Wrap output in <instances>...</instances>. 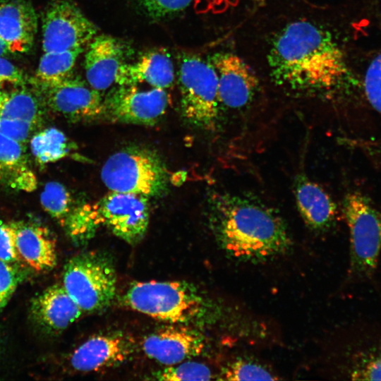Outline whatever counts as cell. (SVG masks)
Segmentation results:
<instances>
[{
  "label": "cell",
  "instance_id": "cell-1",
  "mask_svg": "<svg viewBox=\"0 0 381 381\" xmlns=\"http://www.w3.org/2000/svg\"><path fill=\"white\" fill-rule=\"evenodd\" d=\"M267 59L277 85L313 96L339 88L349 73L344 53L332 34L305 20L291 22L278 33Z\"/></svg>",
  "mask_w": 381,
  "mask_h": 381
},
{
  "label": "cell",
  "instance_id": "cell-2",
  "mask_svg": "<svg viewBox=\"0 0 381 381\" xmlns=\"http://www.w3.org/2000/svg\"><path fill=\"white\" fill-rule=\"evenodd\" d=\"M210 212L221 247L236 259L265 260L290 247L291 238L283 219L253 198L215 192L210 198Z\"/></svg>",
  "mask_w": 381,
  "mask_h": 381
},
{
  "label": "cell",
  "instance_id": "cell-3",
  "mask_svg": "<svg viewBox=\"0 0 381 381\" xmlns=\"http://www.w3.org/2000/svg\"><path fill=\"white\" fill-rule=\"evenodd\" d=\"M128 308L171 324L188 325L205 310L195 288L183 281L134 282L122 298Z\"/></svg>",
  "mask_w": 381,
  "mask_h": 381
},
{
  "label": "cell",
  "instance_id": "cell-4",
  "mask_svg": "<svg viewBox=\"0 0 381 381\" xmlns=\"http://www.w3.org/2000/svg\"><path fill=\"white\" fill-rule=\"evenodd\" d=\"M101 179L110 191L152 198L167 190L169 174L156 152L135 146L111 155L102 166Z\"/></svg>",
  "mask_w": 381,
  "mask_h": 381
},
{
  "label": "cell",
  "instance_id": "cell-5",
  "mask_svg": "<svg viewBox=\"0 0 381 381\" xmlns=\"http://www.w3.org/2000/svg\"><path fill=\"white\" fill-rule=\"evenodd\" d=\"M181 112L187 123L213 132L219 122V101L216 71L210 61L188 54L179 70Z\"/></svg>",
  "mask_w": 381,
  "mask_h": 381
},
{
  "label": "cell",
  "instance_id": "cell-6",
  "mask_svg": "<svg viewBox=\"0 0 381 381\" xmlns=\"http://www.w3.org/2000/svg\"><path fill=\"white\" fill-rule=\"evenodd\" d=\"M116 283L112 260L100 252L75 255L64 267L63 286L83 311L108 307L116 296Z\"/></svg>",
  "mask_w": 381,
  "mask_h": 381
},
{
  "label": "cell",
  "instance_id": "cell-7",
  "mask_svg": "<svg viewBox=\"0 0 381 381\" xmlns=\"http://www.w3.org/2000/svg\"><path fill=\"white\" fill-rule=\"evenodd\" d=\"M343 210L350 234L351 270L367 277L376 269L381 252V212L357 191L346 195Z\"/></svg>",
  "mask_w": 381,
  "mask_h": 381
},
{
  "label": "cell",
  "instance_id": "cell-8",
  "mask_svg": "<svg viewBox=\"0 0 381 381\" xmlns=\"http://www.w3.org/2000/svg\"><path fill=\"white\" fill-rule=\"evenodd\" d=\"M97 27L68 0L48 5L42 18L44 52L83 49L97 34Z\"/></svg>",
  "mask_w": 381,
  "mask_h": 381
},
{
  "label": "cell",
  "instance_id": "cell-9",
  "mask_svg": "<svg viewBox=\"0 0 381 381\" xmlns=\"http://www.w3.org/2000/svg\"><path fill=\"white\" fill-rule=\"evenodd\" d=\"M169 100L165 89L118 85L103 98L102 116L113 121L152 126L165 113Z\"/></svg>",
  "mask_w": 381,
  "mask_h": 381
},
{
  "label": "cell",
  "instance_id": "cell-10",
  "mask_svg": "<svg viewBox=\"0 0 381 381\" xmlns=\"http://www.w3.org/2000/svg\"><path fill=\"white\" fill-rule=\"evenodd\" d=\"M33 85L46 107L68 120L89 121L102 116L100 92L73 74L51 84Z\"/></svg>",
  "mask_w": 381,
  "mask_h": 381
},
{
  "label": "cell",
  "instance_id": "cell-11",
  "mask_svg": "<svg viewBox=\"0 0 381 381\" xmlns=\"http://www.w3.org/2000/svg\"><path fill=\"white\" fill-rule=\"evenodd\" d=\"M96 205L101 224L117 237L135 244L145 234L150 220L148 198L110 191Z\"/></svg>",
  "mask_w": 381,
  "mask_h": 381
},
{
  "label": "cell",
  "instance_id": "cell-12",
  "mask_svg": "<svg viewBox=\"0 0 381 381\" xmlns=\"http://www.w3.org/2000/svg\"><path fill=\"white\" fill-rule=\"evenodd\" d=\"M210 61L217 75L219 104L232 109L248 105L259 87L258 78L248 64L229 52L217 53Z\"/></svg>",
  "mask_w": 381,
  "mask_h": 381
},
{
  "label": "cell",
  "instance_id": "cell-13",
  "mask_svg": "<svg viewBox=\"0 0 381 381\" xmlns=\"http://www.w3.org/2000/svg\"><path fill=\"white\" fill-rule=\"evenodd\" d=\"M132 339L120 332L103 333L90 337L71 354V367L80 372L98 371L118 366L134 351Z\"/></svg>",
  "mask_w": 381,
  "mask_h": 381
},
{
  "label": "cell",
  "instance_id": "cell-14",
  "mask_svg": "<svg viewBox=\"0 0 381 381\" xmlns=\"http://www.w3.org/2000/svg\"><path fill=\"white\" fill-rule=\"evenodd\" d=\"M204 348L202 336L187 325L173 324L162 327L143 341V349L150 358L172 365L199 355Z\"/></svg>",
  "mask_w": 381,
  "mask_h": 381
},
{
  "label": "cell",
  "instance_id": "cell-15",
  "mask_svg": "<svg viewBox=\"0 0 381 381\" xmlns=\"http://www.w3.org/2000/svg\"><path fill=\"white\" fill-rule=\"evenodd\" d=\"M126 48L112 36L96 35L90 42L85 55V71L87 83L101 92L116 83L121 66L125 63Z\"/></svg>",
  "mask_w": 381,
  "mask_h": 381
},
{
  "label": "cell",
  "instance_id": "cell-16",
  "mask_svg": "<svg viewBox=\"0 0 381 381\" xmlns=\"http://www.w3.org/2000/svg\"><path fill=\"white\" fill-rule=\"evenodd\" d=\"M37 17L26 0L0 1V37L11 53H25L32 47Z\"/></svg>",
  "mask_w": 381,
  "mask_h": 381
},
{
  "label": "cell",
  "instance_id": "cell-17",
  "mask_svg": "<svg viewBox=\"0 0 381 381\" xmlns=\"http://www.w3.org/2000/svg\"><path fill=\"white\" fill-rule=\"evenodd\" d=\"M174 80V68L169 54L164 49L150 50L133 62L123 64L119 69L118 85L146 83L152 87L167 89Z\"/></svg>",
  "mask_w": 381,
  "mask_h": 381
},
{
  "label": "cell",
  "instance_id": "cell-18",
  "mask_svg": "<svg viewBox=\"0 0 381 381\" xmlns=\"http://www.w3.org/2000/svg\"><path fill=\"white\" fill-rule=\"evenodd\" d=\"M31 315L41 327L61 331L75 322L83 310L59 284L49 286L31 302Z\"/></svg>",
  "mask_w": 381,
  "mask_h": 381
},
{
  "label": "cell",
  "instance_id": "cell-19",
  "mask_svg": "<svg viewBox=\"0 0 381 381\" xmlns=\"http://www.w3.org/2000/svg\"><path fill=\"white\" fill-rule=\"evenodd\" d=\"M16 243L20 260L36 271H48L56 265V241L41 225L15 223Z\"/></svg>",
  "mask_w": 381,
  "mask_h": 381
},
{
  "label": "cell",
  "instance_id": "cell-20",
  "mask_svg": "<svg viewBox=\"0 0 381 381\" xmlns=\"http://www.w3.org/2000/svg\"><path fill=\"white\" fill-rule=\"evenodd\" d=\"M296 203L305 222L312 229L322 230L334 222L337 206L318 183L305 175H299L294 186Z\"/></svg>",
  "mask_w": 381,
  "mask_h": 381
},
{
  "label": "cell",
  "instance_id": "cell-21",
  "mask_svg": "<svg viewBox=\"0 0 381 381\" xmlns=\"http://www.w3.org/2000/svg\"><path fill=\"white\" fill-rule=\"evenodd\" d=\"M22 144L0 133V181L13 188L30 192L37 182Z\"/></svg>",
  "mask_w": 381,
  "mask_h": 381
},
{
  "label": "cell",
  "instance_id": "cell-22",
  "mask_svg": "<svg viewBox=\"0 0 381 381\" xmlns=\"http://www.w3.org/2000/svg\"><path fill=\"white\" fill-rule=\"evenodd\" d=\"M45 107L37 92L21 88L8 93L0 104V116L23 121L37 127L42 121Z\"/></svg>",
  "mask_w": 381,
  "mask_h": 381
},
{
  "label": "cell",
  "instance_id": "cell-23",
  "mask_svg": "<svg viewBox=\"0 0 381 381\" xmlns=\"http://www.w3.org/2000/svg\"><path fill=\"white\" fill-rule=\"evenodd\" d=\"M83 49L44 52L32 80L34 84L48 85L72 74L78 56Z\"/></svg>",
  "mask_w": 381,
  "mask_h": 381
},
{
  "label": "cell",
  "instance_id": "cell-24",
  "mask_svg": "<svg viewBox=\"0 0 381 381\" xmlns=\"http://www.w3.org/2000/svg\"><path fill=\"white\" fill-rule=\"evenodd\" d=\"M30 148L37 162L44 164L64 158L73 147L62 131L49 128L32 136Z\"/></svg>",
  "mask_w": 381,
  "mask_h": 381
},
{
  "label": "cell",
  "instance_id": "cell-25",
  "mask_svg": "<svg viewBox=\"0 0 381 381\" xmlns=\"http://www.w3.org/2000/svg\"><path fill=\"white\" fill-rule=\"evenodd\" d=\"M101 224L96 204L73 208L63 224L70 237L78 243L90 239Z\"/></svg>",
  "mask_w": 381,
  "mask_h": 381
},
{
  "label": "cell",
  "instance_id": "cell-26",
  "mask_svg": "<svg viewBox=\"0 0 381 381\" xmlns=\"http://www.w3.org/2000/svg\"><path fill=\"white\" fill-rule=\"evenodd\" d=\"M40 202L45 212L62 224L73 208L71 193L57 181L46 183L40 195Z\"/></svg>",
  "mask_w": 381,
  "mask_h": 381
},
{
  "label": "cell",
  "instance_id": "cell-27",
  "mask_svg": "<svg viewBox=\"0 0 381 381\" xmlns=\"http://www.w3.org/2000/svg\"><path fill=\"white\" fill-rule=\"evenodd\" d=\"M155 379L167 381L210 380L213 379L210 369L205 364L187 361L168 365L154 374Z\"/></svg>",
  "mask_w": 381,
  "mask_h": 381
},
{
  "label": "cell",
  "instance_id": "cell-28",
  "mask_svg": "<svg viewBox=\"0 0 381 381\" xmlns=\"http://www.w3.org/2000/svg\"><path fill=\"white\" fill-rule=\"evenodd\" d=\"M350 375L353 380H381V349L359 355L352 365Z\"/></svg>",
  "mask_w": 381,
  "mask_h": 381
},
{
  "label": "cell",
  "instance_id": "cell-29",
  "mask_svg": "<svg viewBox=\"0 0 381 381\" xmlns=\"http://www.w3.org/2000/svg\"><path fill=\"white\" fill-rule=\"evenodd\" d=\"M226 380H275L277 377L265 367L249 361H238L224 370Z\"/></svg>",
  "mask_w": 381,
  "mask_h": 381
},
{
  "label": "cell",
  "instance_id": "cell-30",
  "mask_svg": "<svg viewBox=\"0 0 381 381\" xmlns=\"http://www.w3.org/2000/svg\"><path fill=\"white\" fill-rule=\"evenodd\" d=\"M24 278L25 272L18 262L0 260V310L8 303Z\"/></svg>",
  "mask_w": 381,
  "mask_h": 381
},
{
  "label": "cell",
  "instance_id": "cell-31",
  "mask_svg": "<svg viewBox=\"0 0 381 381\" xmlns=\"http://www.w3.org/2000/svg\"><path fill=\"white\" fill-rule=\"evenodd\" d=\"M364 90L369 103L381 113V53L374 58L366 71Z\"/></svg>",
  "mask_w": 381,
  "mask_h": 381
},
{
  "label": "cell",
  "instance_id": "cell-32",
  "mask_svg": "<svg viewBox=\"0 0 381 381\" xmlns=\"http://www.w3.org/2000/svg\"><path fill=\"white\" fill-rule=\"evenodd\" d=\"M146 13L153 18H162L182 11L193 0H138Z\"/></svg>",
  "mask_w": 381,
  "mask_h": 381
},
{
  "label": "cell",
  "instance_id": "cell-33",
  "mask_svg": "<svg viewBox=\"0 0 381 381\" xmlns=\"http://www.w3.org/2000/svg\"><path fill=\"white\" fill-rule=\"evenodd\" d=\"M15 223H6L0 220V260L18 262L20 260L17 250Z\"/></svg>",
  "mask_w": 381,
  "mask_h": 381
},
{
  "label": "cell",
  "instance_id": "cell-34",
  "mask_svg": "<svg viewBox=\"0 0 381 381\" xmlns=\"http://www.w3.org/2000/svg\"><path fill=\"white\" fill-rule=\"evenodd\" d=\"M35 127L23 121L0 116V133L22 143L28 140Z\"/></svg>",
  "mask_w": 381,
  "mask_h": 381
},
{
  "label": "cell",
  "instance_id": "cell-35",
  "mask_svg": "<svg viewBox=\"0 0 381 381\" xmlns=\"http://www.w3.org/2000/svg\"><path fill=\"white\" fill-rule=\"evenodd\" d=\"M4 83L22 86L25 83V77L13 64L0 56V87Z\"/></svg>",
  "mask_w": 381,
  "mask_h": 381
},
{
  "label": "cell",
  "instance_id": "cell-36",
  "mask_svg": "<svg viewBox=\"0 0 381 381\" xmlns=\"http://www.w3.org/2000/svg\"><path fill=\"white\" fill-rule=\"evenodd\" d=\"M10 53L8 46L5 42L0 37V56L3 57L4 55Z\"/></svg>",
  "mask_w": 381,
  "mask_h": 381
},
{
  "label": "cell",
  "instance_id": "cell-37",
  "mask_svg": "<svg viewBox=\"0 0 381 381\" xmlns=\"http://www.w3.org/2000/svg\"><path fill=\"white\" fill-rule=\"evenodd\" d=\"M8 93L2 91L0 89V104L5 100L7 97Z\"/></svg>",
  "mask_w": 381,
  "mask_h": 381
},
{
  "label": "cell",
  "instance_id": "cell-38",
  "mask_svg": "<svg viewBox=\"0 0 381 381\" xmlns=\"http://www.w3.org/2000/svg\"><path fill=\"white\" fill-rule=\"evenodd\" d=\"M1 339H0V355H1Z\"/></svg>",
  "mask_w": 381,
  "mask_h": 381
}]
</instances>
